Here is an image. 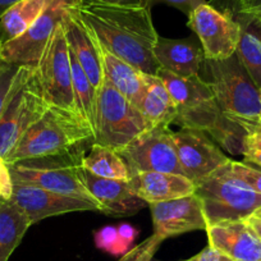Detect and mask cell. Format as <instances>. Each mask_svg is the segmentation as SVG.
<instances>
[{
    "instance_id": "6da1fadb",
    "label": "cell",
    "mask_w": 261,
    "mask_h": 261,
    "mask_svg": "<svg viewBox=\"0 0 261 261\" xmlns=\"http://www.w3.org/2000/svg\"><path fill=\"white\" fill-rule=\"evenodd\" d=\"M69 9L86 24L102 47L141 72L158 76V41L149 7L114 6L97 0H71Z\"/></svg>"
},
{
    "instance_id": "7a4b0ae2",
    "label": "cell",
    "mask_w": 261,
    "mask_h": 261,
    "mask_svg": "<svg viewBox=\"0 0 261 261\" xmlns=\"http://www.w3.org/2000/svg\"><path fill=\"white\" fill-rule=\"evenodd\" d=\"M158 77L164 82L177 107V124L209 134L227 151L242 155L246 130L234 118L223 113L200 74L183 79L160 68Z\"/></svg>"
},
{
    "instance_id": "3957f363",
    "label": "cell",
    "mask_w": 261,
    "mask_h": 261,
    "mask_svg": "<svg viewBox=\"0 0 261 261\" xmlns=\"http://www.w3.org/2000/svg\"><path fill=\"white\" fill-rule=\"evenodd\" d=\"M94 141V130L77 113L50 105L26 130L6 162L13 164L21 160L81 151L82 146Z\"/></svg>"
},
{
    "instance_id": "277c9868",
    "label": "cell",
    "mask_w": 261,
    "mask_h": 261,
    "mask_svg": "<svg viewBox=\"0 0 261 261\" xmlns=\"http://www.w3.org/2000/svg\"><path fill=\"white\" fill-rule=\"evenodd\" d=\"M49 101L36 73V65H21L0 114V156L7 159L26 130L44 115Z\"/></svg>"
},
{
    "instance_id": "5b68a950",
    "label": "cell",
    "mask_w": 261,
    "mask_h": 261,
    "mask_svg": "<svg viewBox=\"0 0 261 261\" xmlns=\"http://www.w3.org/2000/svg\"><path fill=\"white\" fill-rule=\"evenodd\" d=\"M202 68L215 100L225 115L234 119L257 120L261 115V92L237 55L223 60L205 59Z\"/></svg>"
},
{
    "instance_id": "8992f818",
    "label": "cell",
    "mask_w": 261,
    "mask_h": 261,
    "mask_svg": "<svg viewBox=\"0 0 261 261\" xmlns=\"http://www.w3.org/2000/svg\"><path fill=\"white\" fill-rule=\"evenodd\" d=\"M150 127L141 110L104 79L96 95L95 144L120 151Z\"/></svg>"
},
{
    "instance_id": "52a82bcc",
    "label": "cell",
    "mask_w": 261,
    "mask_h": 261,
    "mask_svg": "<svg viewBox=\"0 0 261 261\" xmlns=\"http://www.w3.org/2000/svg\"><path fill=\"white\" fill-rule=\"evenodd\" d=\"M82 158L84 150L55 156L21 160L9 164V169L13 182L26 183L50 192L86 200L101 207L80 179L79 168Z\"/></svg>"
},
{
    "instance_id": "ba28073f",
    "label": "cell",
    "mask_w": 261,
    "mask_h": 261,
    "mask_svg": "<svg viewBox=\"0 0 261 261\" xmlns=\"http://www.w3.org/2000/svg\"><path fill=\"white\" fill-rule=\"evenodd\" d=\"M207 227L223 222L245 220L261 207V195L220 168L196 185Z\"/></svg>"
},
{
    "instance_id": "9c48e42d",
    "label": "cell",
    "mask_w": 261,
    "mask_h": 261,
    "mask_svg": "<svg viewBox=\"0 0 261 261\" xmlns=\"http://www.w3.org/2000/svg\"><path fill=\"white\" fill-rule=\"evenodd\" d=\"M36 73L50 105L77 113L72 87L69 49L65 40L63 21L57 27L37 62Z\"/></svg>"
},
{
    "instance_id": "30bf717a",
    "label": "cell",
    "mask_w": 261,
    "mask_h": 261,
    "mask_svg": "<svg viewBox=\"0 0 261 261\" xmlns=\"http://www.w3.org/2000/svg\"><path fill=\"white\" fill-rule=\"evenodd\" d=\"M172 134L169 127L152 125L118 152L127 163L129 170L185 175L178 162Z\"/></svg>"
},
{
    "instance_id": "8fae6325",
    "label": "cell",
    "mask_w": 261,
    "mask_h": 261,
    "mask_svg": "<svg viewBox=\"0 0 261 261\" xmlns=\"http://www.w3.org/2000/svg\"><path fill=\"white\" fill-rule=\"evenodd\" d=\"M71 0H53L41 16L16 39L0 45V57L14 65H36L47 42L63 21Z\"/></svg>"
},
{
    "instance_id": "7c38bea8",
    "label": "cell",
    "mask_w": 261,
    "mask_h": 261,
    "mask_svg": "<svg viewBox=\"0 0 261 261\" xmlns=\"http://www.w3.org/2000/svg\"><path fill=\"white\" fill-rule=\"evenodd\" d=\"M187 26L199 37L205 59L223 60L236 54L240 26L212 4L205 2L197 7L188 17Z\"/></svg>"
},
{
    "instance_id": "4fadbf2b",
    "label": "cell",
    "mask_w": 261,
    "mask_h": 261,
    "mask_svg": "<svg viewBox=\"0 0 261 261\" xmlns=\"http://www.w3.org/2000/svg\"><path fill=\"white\" fill-rule=\"evenodd\" d=\"M183 174L195 185L210 177L229 162L214 141L202 130L182 128L172 134Z\"/></svg>"
},
{
    "instance_id": "5bb4252c",
    "label": "cell",
    "mask_w": 261,
    "mask_h": 261,
    "mask_svg": "<svg viewBox=\"0 0 261 261\" xmlns=\"http://www.w3.org/2000/svg\"><path fill=\"white\" fill-rule=\"evenodd\" d=\"M11 201L18 205L30 218L32 224L50 217L76 212H100L101 207L94 202L77 199L72 196L60 195L42 190L36 186L13 182Z\"/></svg>"
},
{
    "instance_id": "9a60e30c",
    "label": "cell",
    "mask_w": 261,
    "mask_h": 261,
    "mask_svg": "<svg viewBox=\"0 0 261 261\" xmlns=\"http://www.w3.org/2000/svg\"><path fill=\"white\" fill-rule=\"evenodd\" d=\"M154 234L165 241L192 230H206L202 204L196 193L150 204Z\"/></svg>"
},
{
    "instance_id": "2e32d148",
    "label": "cell",
    "mask_w": 261,
    "mask_h": 261,
    "mask_svg": "<svg viewBox=\"0 0 261 261\" xmlns=\"http://www.w3.org/2000/svg\"><path fill=\"white\" fill-rule=\"evenodd\" d=\"M79 175L91 196L101 205L104 214L130 215L145 207L146 202L135 193L128 180L97 177L80 165Z\"/></svg>"
},
{
    "instance_id": "e0dca14e",
    "label": "cell",
    "mask_w": 261,
    "mask_h": 261,
    "mask_svg": "<svg viewBox=\"0 0 261 261\" xmlns=\"http://www.w3.org/2000/svg\"><path fill=\"white\" fill-rule=\"evenodd\" d=\"M209 245L234 261H261V238L247 220H233L206 228Z\"/></svg>"
},
{
    "instance_id": "ac0fdd59",
    "label": "cell",
    "mask_w": 261,
    "mask_h": 261,
    "mask_svg": "<svg viewBox=\"0 0 261 261\" xmlns=\"http://www.w3.org/2000/svg\"><path fill=\"white\" fill-rule=\"evenodd\" d=\"M63 26L68 49L77 58L90 82L97 91L104 81L100 44L89 27L69 9V6L63 18Z\"/></svg>"
},
{
    "instance_id": "d6986e66",
    "label": "cell",
    "mask_w": 261,
    "mask_h": 261,
    "mask_svg": "<svg viewBox=\"0 0 261 261\" xmlns=\"http://www.w3.org/2000/svg\"><path fill=\"white\" fill-rule=\"evenodd\" d=\"M128 182L140 199L149 205L185 197L196 190L192 180L174 173L129 170Z\"/></svg>"
},
{
    "instance_id": "ffe728a7",
    "label": "cell",
    "mask_w": 261,
    "mask_h": 261,
    "mask_svg": "<svg viewBox=\"0 0 261 261\" xmlns=\"http://www.w3.org/2000/svg\"><path fill=\"white\" fill-rule=\"evenodd\" d=\"M154 54L160 68L183 79L199 76L205 60L201 44L191 37L174 40L159 36Z\"/></svg>"
},
{
    "instance_id": "44dd1931",
    "label": "cell",
    "mask_w": 261,
    "mask_h": 261,
    "mask_svg": "<svg viewBox=\"0 0 261 261\" xmlns=\"http://www.w3.org/2000/svg\"><path fill=\"white\" fill-rule=\"evenodd\" d=\"M230 18L240 26V41L236 55L250 74L253 84L261 87V16L237 13Z\"/></svg>"
},
{
    "instance_id": "7402d4cb",
    "label": "cell",
    "mask_w": 261,
    "mask_h": 261,
    "mask_svg": "<svg viewBox=\"0 0 261 261\" xmlns=\"http://www.w3.org/2000/svg\"><path fill=\"white\" fill-rule=\"evenodd\" d=\"M104 79L108 80L125 99L139 108L146 91V73L120 58L115 57L100 45Z\"/></svg>"
},
{
    "instance_id": "603a6c76",
    "label": "cell",
    "mask_w": 261,
    "mask_h": 261,
    "mask_svg": "<svg viewBox=\"0 0 261 261\" xmlns=\"http://www.w3.org/2000/svg\"><path fill=\"white\" fill-rule=\"evenodd\" d=\"M144 117L152 125L169 127L177 119V107L158 76L146 74V91L139 105Z\"/></svg>"
},
{
    "instance_id": "cb8c5ba5",
    "label": "cell",
    "mask_w": 261,
    "mask_h": 261,
    "mask_svg": "<svg viewBox=\"0 0 261 261\" xmlns=\"http://www.w3.org/2000/svg\"><path fill=\"white\" fill-rule=\"evenodd\" d=\"M32 223L11 200L0 199V261H8Z\"/></svg>"
},
{
    "instance_id": "d4e9b609",
    "label": "cell",
    "mask_w": 261,
    "mask_h": 261,
    "mask_svg": "<svg viewBox=\"0 0 261 261\" xmlns=\"http://www.w3.org/2000/svg\"><path fill=\"white\" fill-rule=\"evenodd\" d=\"M53 0H18L0 16V45L23 34Z\"/></svg>"
},
{
    "instance_id": "484cf974",
    "label": "cell",
    "mask_w": 261,
    "mask_h": 261,
    "mask_svg": "<svg viewBox=\"0 0 261 261\" xmlns=\"http://www.w3.org/2000/svg\"><path fill=\"white\" fill-rule=\"evenodd\" d=\"M81 167L92 174L110 179H129V168L120 154L108 146L91 144L90 154L82 158Z\"/></svg>"
},
{
    "instance_id": "4316f807",
    "label": "cell",
    "mask_w": 261,
    "mask_h": 261,
    "mask_svg": "<svg viewBox=\"0 0 261 261\" xmlns=\"http://www.w3.org/2000/svg\"><path fill=\"white\" fill-rule=\"evenodd\" d=\"M72 69V87H73V97L76 112L80 117L92 128L95 134V120H96V95L97 91L89 77L82 69L73 53L69 50Z\"/></svg>"
},
{
    "instance_id": "83f0119b",
    "label": "cell",
    "mask_w": 261,
    "mask_h": 261,
    "mask_svg": "<svg viewBox=\"0 0 261 261\" xmlns=\"http://www.w3.org/2000/svg\"><path fill=\"white\" fill-rule=\"evenodd\" d=\"M95 245L100 250L114 256H123L130 250L132 246L120 236L118 227L112 225L102 227L95 232Z\"/></svg>"
},
{
    "instance_id": "f1b7e54d",
    "label": "cell",
    "mask_w": 261,
    "mask_h": 261,
    "mask_svg": "<svg viewBox=\"0 0 261 261\" xmlns=\"http://www.w3.org/2000/svg\"><path fill=\"white\" fill-rule=\"evenodd\" d=\"M225 172L233 178L242 182L243 185L247 186L255 192L261 195V170L251 167L248 163L245 162H234L230 160L225 165H223Z\"/></svg>"
},
{
    "instance_id": "f546056e",
    "label": "cell",
    "mask_w": 261,
    "mask_h": 261,
    "mask_svg": "<svg viewBox=\"0 0 261 261\" xmlns=\"http://www.w3.org/2000/svg\"><path fill=\"white\" fill-rule=\"evenodd\" d=\"M163 243V240L158 236L152 234L149 238L135 246L129 250V261H152L158 248Z\"/></svg>"
},
{
    "instance_id": "4dcf8cb0",
    "label": "cell",
    "mask_w": 261,
    "mask_h": 261,
    "mask_svg": "<svg viewBox=\"0 0 261 261\" xmlns=\"http://www.w3.org/2000/svg\"><path fill=\"white\" fill-rule=\"evenodd\" d=\"M18 69L19 65L9 64L4 60L0 62V114L3 112L4 104H6L7 97H8L12 84H13Z\"/></svg>"
},
{
    "instance_id": "1f68e13d",
    "label": "cell",
    "mask_w": 261,
    "mask_h": 261,
    "mask_svg": "<svg viewBox=\"0 0 261 261\" xmlns=\"http://www.w3.org/2000/svg\"><path fill=\"white\" fill-rule=\"evenodd\" d=\"M245 141H243L242 155L247 163L261 167V136L255 132H246Z\"/></svg>"
},
{
    "instance_id": "d6a6232c",
    "label": "cell",
    "mask_w": 261,
    "mask_h": 261,
    "mask_svg": "<svg viewBox=\"0 0 261 261\" xmlns=\"http://www.w3.org/2000/svg\"><path fill=\"white\" fill-rule=\"evenodd\" d=\"M13 178L9 164L4 158L0 156V199L11 200L13 193Z\"/></svg>"
},
{
    "instance_id": "836d02e7",
    "label": "cell",
    "mask_w": 261,
    "mask_h": 261,
    "mask_svg": "<svg viewBox=\"0 0 261 261\" xmlns=\"http://www.w3.org/2000/svg\"><path fill=\"white\" fill-rule=\"evenodd\" d=\"M156 3H164L170 7H174L178 11L183 12L187 17L195 11L199 6L205 3V0H150V6H154Z\"/></svg>"
},
{
    "instance_id": "e575fe53",
    "label": "cell",
    "mask_w": 261,
    "mask_h": 261,
    "mask_svg": "<svg viewBox=\"0 0 261 261\" xmlns=\"http://www.w3.org/2000/svg\"><path fill=\"white\" fill-rule=\"evenodd\" d=\"M183 261H234L233 258H230L229 256H227L225 253H223L222 251L217 250V248L212 247V246H207L204 250L200 251L197 255L192 256V257L187 258V260Z\"/></svg>"
},
{
    "instance_id": "d590c367",
    "label": "cell",
    "mask_w": 261,
    "mask_h": 261,
    "mask_svg": "<svg viewBox=\"0 0 261 261\" xmlns=\"http://www.w3.org/2000/svg\"><path fill=\"white\" fill-rule=\"evenodd\" d=\"M97 2H101V3L107 4H114V6H127V7H149L150 0H97Z\"/></svg>"
},
{
    "instance_id": "8d00e7d4",
    "label": "cell",
    "mask_w": 261,
    "mask_h": 261,
    "mask_svg": "<svg viewBox=\"0 0 261 261\" xmlns=\"http://www.w3.org/2000/svg\"><path fill=\"white\" fill-rule=\"evenodd\" d=\"M246 132H255L261 136V120H247V119H236Z\"/></svg>"
},
{
    "instance_id": "74e56055",
    "label": "cell",
    "mask_w": 261,
    "mask_h": 261,
    "mask_svg": "<svg viewBox=\"0 0 261 261\" xmlns=\"http://www.w3.org/2000/svg\"><path fill=\"white\" fill-rule=\"evenodd\" d=\"M246 220H247L248 224H250L251 227L253 228V230H255V232L257 233L258 237L261 238V220L257 219V218L252 217V215H251L250 218H247V219H246Z\"/></svg>"
},
{
    "instance_id": "f35d334b",
    "label": "cell",
    "mask_w": 261,
    "mask_h": 261,
    "mask_svg": "<svg viewBox=\"0 0 261 261\" xmlns=\"http://www.w3.org/2000/svg\"><path fill=\"white\" fill-rule=\"evenodd\" d=\"M18 0H0V16L7 11L11 6H13L14 3H17Z\"/></svg>"
},
{
    "instance_id": "ab89813d",
    "label": "cell",
    "mask_w": 261,
    "mask_h": 261,
    "mask_svg": "<svg viewBox=\"0 0 261 261\" xmlns=\"http://www.w3.org/2000/svg\"><path fill=\"white\" fill-rule=\"evenodd\" d=\"M118 261H129V251H128L127 253H124V255H123Z\"/></svg>"
},
{
    "instance_id": "60d3db41",
    "label": "cell",
    "mask_w": 261,
    "mask_h": 261,
    "mask_svg": "<svg viewBox=\"0 0 261 261\" xmlns=\"http://www.w3.org/2000/svg\"><path fill=\"white\" fill-rule=\"evenodd\" d=\"M252 217L257 218V219H260V220H261V207H260V209H258V210H256L255 213H253Z\"/></svg>"
},
{
    "instance_id": "b9f144b4",
    "label": "cell",
    "mask_w": 261,
    "mask_h": 261,
    "mask_svg": "<svg viewBox=\"0 0 261 261\" xmlns=\"http://www.w3.org/2000/svg\"><path fill=\"white\" fill-rule=\"evenodd\" d=\"M0 62H2V57H0Z\"/></svg>"
},
{
    "instance_id": "7bdbcfd3",
    "label": "cell",
    "mask_w": 261,
    "mask_h": 261,
    "mask_svg": "<svg viewBox=\"0 0 261 261\" xmlns=\"http://www.w3.org/2000/svg\"><path fill=\"white\" fill-rule=\"evenodd\" d=\"M260 92H261V87H260Z\"/></svg>"
},
{
    "instance_id": "ee69618b",
    "label": "cell",
    "mask_w": 261,
    "mask_h": 261,
    "mask_svg": "<svg viewBox=\"0 0 261 261\" xmlns=\"http://www.w3.org/2000/svg\"><path fill=\"white\" fill-rule=\"evenodd\" d=\"M260 120H261V115H260Z\"/></svg>"
}]
</instances>
